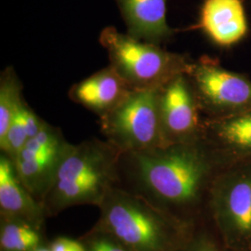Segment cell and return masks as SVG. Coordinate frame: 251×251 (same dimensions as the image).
<instances>
[{
	"instance_id": "1",
	"label": "cell",
	"mask_w": 251,
	"mask_h": 251,
	"mask_svg": "<svg viewBox=\"0 0 251 251\" xmlns=\"http://www.w3.org/2000/svg\"><path fill=\"white\" fill-rule=\"evenodd\" d=\"M127 154L140 181L156 202L180 220L198 225L201 211L207 213L210 188L223 170L204 142Z\"/></svg>"
},
{
	"instance_id": "2",
	"label": "cell",
	"mask_w": 251,
	"mask_h": 251,
	"mask_svg": "<svg viewBox=\"0 0 251 251\" xmlns=\"http://www.w3.org/2000/svg\"><path fill=\"white\" fill-rule=\"evenodd\" d=\"M100 206V232L132 251H179L198 225L180 220L158 203L114 188Z\"/></svg>"
},
{
	"instance_id": "3",
	"label": "cell",
	"mask_w": 251,
	"mask_h": 251,
	"mask_svg": "<svg viewBox=\"0 0 251 251\" xmlns=\"http://www.w3.org/2000/svg\"><path fill=\"white\" fill-rule=\"evenodd\" d=\"M99 41L107 52L110 65L133 90L160 89L173 77L188 72L194 61L122 34L113 26L100 32Z\"/></svg>"
},
{
	"instance_id": "4",
	"label": "cell",
	"mask_w": 251,
	"mask_h": 251,
	"mask_svg": "<svg viewBox=\"0 0 251 251\" xmlns=\"http://www.w3.org/2000/svg\"><path fill=\"white\" fill-rule=\"evenodd\" d=\"M123 154L112 144L98 140L69 144L60 162L51 187L63 202L100 204L117 177Z\"/></svg>"
},
{
	"instance_id": "5",
	"label": "cell",
	"mask_w": 251,
	"mask_h": 251,
	"mask_svg": "<svg viewBox=\"0 0 251 251\" xmlns=\"http://www.w3.org/2000/svg\"><path fill=\"white\" fill-rule=\"evenodd\" d=\"M207 217L228 251H251V165L218 173L209 192Z\"/></svg>"
},
{
	"instance_id": "6",
	"label": "cell",
	"mask_w": 251,
	"mask_h": 251,
	"mask_svg": "<svg viewBox=\"0 0 251 251\" xmlns=\"http://www.w3.org/2000/svg\"><path fill=\"white\" fill-rule=\"evenodd\" d=\"M159 90H134L115 110L100 117L109 144L126 154L168 146L162 131Z\"/></svg>"
},
{
	"instance_id": "7",
	"label": "cell",
	"mask_w": 251,
	"mask_h": 251,
	"mask_svg": "<svg viewBox=\"0 0 251 251\" xmlns=\"http://www.w3.org/2000/svg\"><path fill=\"white\" fill-rule=\"evenodd\" d=\"M186 75L205 118L223 119L251 111V80L246 75L227 70L208 56L193 61Z\"/></svg>"
},
{
	"instance_id": "8",
	"label": "cell",
	"mask_w": 251,
	"mask_h": 251,
	"mask_svg": "<svg viewBox=\"0 0 251 251\" xmlns=\"http://www.w3.org/2000/svg\"><path fill=\"white\" fill-rule=\"evenodd\" d=\"M162 131L167 145L202 140L203 120L186 74H180L159 90Z\"/></svg>"
},
{
	"instance_id": "9",
	"label": "cell",
	"mask_w": 251,
	"mask_h": 251,
	"mask_svg": "<svg viewBox=\"0 0 251 251\" xmlns=\"http://www.w3.org/2000/svg\"><path fill=\"white\" fill-rule=\"evenodd\" d=\"M202 141L223 170L251 165V111L223 119L204 118Z\"/></svg>"
},
{
	"instance_id": "10",
	"label": "cell",
	"mask_w": 251,
	"mask_h": 251,
	"mask_svg": "<svg viewBox=\"0 0 251 251\" xmlns=\"http://www.w3.org/2000/svg\"><path fill=\"white\" fill-rule=\"evenodd\" d=\"M133 90L109 64L75 84L69 90V97L101 117L115 110Z\"/></svg>"
},
{
	"instance_id": "11",
	"label": "cell",
	"mask_w": 251,
	"mask_h": 251,
	"mask_svg": "<svg viewBox=\"0 0 251 251\" xmlns=\"http://www.w3.org/2000/svg\"><path fill=\"white\" fill-rule=\"evenodd\" d=\"M115 1L126 26V34L138 40L161 46L179 32L167 22L168 0Z\"/></svg>"
},
{
	"instance_id": "12",
	"label": "cell",
	"mask_w": 251,
	"mask_h": 251,
	"mask_svg": "<svg viewBox=\"0 0 251 251\" xmlns=\"http://www.w3.org/2000/svg\"><path fill=\"white\" fill-rule=\"evenodd\" d=\"M196 28L201 29L217 45L230 47L238 43L249 31L242 0H205Z\"/></svg>"
},
{
	"instance_id": "13",
	"label": "cell",
	"mask_w": 251,
	"mask_h": 251,
	"mask_svg": "<svg viewBox=\"0 0 251 251\" xmlns=\"http://www.w3.org/2000/svg\"><path fill=\"white\" fill-rule=\"evenodd\" d=\"M0 206L7 215L37 223L41 209L19 179L12 160L0 157Z\"/></svg>"
},
{
	"instance_id": "14",
	"label": "cell",
	"mask_w": 251,
	"mask_h": 251,
	"mask_svg": "<svg viewBox=\"0 0 251 251\" xmlns=\"http://www.w3.org/2000/svg\"><path fill=\"white\" fill-rule=\"evenodd\" d=\"M68 145L60 150L39 153L22 151L12 159L19 179L30 194L49 192Z\"/></svg>"
},
{
	"instance_id": "15",
	"label": "cell",
	"mask_w": 251,
	"mask_h": 251,
	"mask_svg": "<svg viewBox=\"0 0 251 251\" xmlns=\"http://www.w3.org/2000/svg\"><path fill=\"white\" fill-rule=\"evenodd\" d=\"M23 85L14 69L9 66L0 76V140L9 129L15 115L25 102L22 95Z\"/></svg>"
},
{
	"instance_id": "16",
	"label": "cell",
	"mask_w": 251,
	"mask_h": 251,
	"mask_svg": "<svg viewBox=\"0 0 251 251\" xmlns=\"http://www.w3.org/2000/svg\"><path fill=\"white\" fill-rule=\"evenodd\" d=\"M40 242L36 230L24 222L9 223L1 229L0 246L4 251H32Z\"/></svg>"
},
{
	"instance_id": "17",
	"label": "cell",
	"mask_w": 251,
	"mask_h": 251,
	"mask_svg": "<svg viewBox=\"0 0 251 251\" xmlns=\"http://www.w3.org/2000/svg\"><path fill=\"white\" fill-rule=\"evenodd\" d=\"M179 251H228L210 224L209 227L198 225L188 241Z\"/></svg>"
},
{
	"instance_id": "18",
	"label": "cell",
	"mask_w": 251,
	"mask_h": 251,
	"mask_svg": "<svg viewBox=\"0 0 251 251\" xmlns=\"http://www.w3.org/2000/svg\"><path fill=\"white\" fill-rule=\"evenodd\" d=\"M89 251H132L115 239L99 238L92 241Z\"/></svg>"
},
{
	"instance_id": "19",
	"label": "cell",
	"mask_w": 251,
	"mask_h": 251,
	"mask_svg": "<svg viewBox=\"0 0 251 251\" xmlns=\"http://www.w3.org/2000/svg\"><path fill=\"white\" fill-rule=\"evenodd\" d=\"M50 249L51 251H88L81 243L65 237L55 239Z\"/></svg>"
},
{
	"instance_id": "20",
	"label": "cell",
	"mask_w": 251,
	"mask_h": 251,
	"mask_svg": "<svg viewBox=\"0 0 251 251\" xmlns=\"http://www.w3.org/2000/svg\"><path fill=\"white\" fill-rule=\"evenodd\" d=\"M51 251L50 249H47V248H43V247H37L34 251Z\"/></svg>"
}]
</instances>
